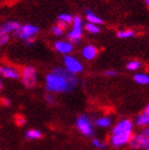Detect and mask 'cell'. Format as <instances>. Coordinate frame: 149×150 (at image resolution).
I'll return each instance as SVG.
<instances>
[{"label":"cell","mask_w":149,"mask_h":150,"mask_svg":"<svg viewBox=\"0 0 149 150\" xmlns=\"http://www.w3.org/2000/svg\"><path fill=\"white\" fill-rule=\"evenodd\" d=\"M112 125V118L110 116H99L98 118H96L94 122V126L98 128H101V129H106V128L111 127Z\"/></svg>","instance_id":"obj_17"},{"label":"cell","mask_w":149,"mask_h":150,"mask_svg":"<svg viewBox=\"0 0 149 150\" xmlns=\"http://www.w3.org/2000/svg\"><path fill=\"white\" fill-rule=\"evenodd\" d=\"M78 83L77 76L68 72L64 67H55L45 78V88L51 94L72 92L77 87Z\"/></svg>","instance_id":"obj_1"},{"label":"cell","mask_w":149,"mask_h":150,"mask_svg":"<svg viewBox=\"0 0 149 150\" xmlns=\"http://www.w3.org/2000/svg\"><path fill=\"white\" fill-rule=\"evenodd\" d=\"M144 111H145V112L148 113V114H149V103L146 105V108H145V110H144Z\"/></svg>","instance_id":"obj_29"},{"label":"cell","mask_w":149,"mask_h":150,"mask_svg":"<svg viewBox=\"0 0 149 150\" xmlns=\"http://www.w3.org/2000/svg\"><path fill=\"white\" fill-rule=\"evenodd\" d=\"M133 80L135 83L140 84V85H148L149 84V75L146 72L138 71L135 72L133 76Z\"/></svg>","instance_id":"obj_18"},{"label":"cell","mask_w":149,"mask_h":150,"mask_svg":"<svg viewBox=\"0 0 149 150\" xmlns=\"http://www.w3.org/2000/svg\"><path fill=\"white\" fill-rule=\"evenodd\" d=\"M134 130V124L133 121L129 118H123L117 121L112 128L111 133H128V134H133Z\"/></svg>","instance_id":"obj_9"},{"label":"cell","mask_w":149,"mask_h":150,"mask_svg":"<svg viewBox=\"0 0 149 150\" xmlns=\"http://www.w3.org/2000/svg\"><path fill=\"white\" fill-rule=\"evenodd\" d=\"M2 90V82H1V81H0V91Z\"/></svg>","instance_id":"obj_31"},{"label":"cell","mask_w":149,"mask_h":150,"mask_svg":"<svg viewBox=\"0 0 149 150\" xmlns=\"http://www.w3.org/2000/svg\"><path fill=\"white\" fill-rule=\"evenodd\" d=\"M0 101H1V104L4 105V107H10V105H11V101L8 98H2Z\"/></svg>","instance_id":"obj_28"},{"label":"cell","mask_w":149,"mask_h":150,"mask_svg":"<svg viewBox=\"0 0 149 150\" xmlns=\"http://www.w3.org/2000/svg\"><path fill=\"white\" fill-rule=\"evenodd\" d=\"M83 31H84V26H83V19L80 16H74L72 23V28L68 31L66 38L67 40L72 44H78L80 43L82 38H83Z\"/></svg>","instance_id":"obj_4"},{"label":"cell","mask_w":149,"mask_h":150,"mask_svg":"<svg viewBox=\"0 0 149 150\" xmlns=\"http://www.w3.org/2000/svg\"><path fill=\"white\" fill-rule=\"evenodd\" d=\"M92 145L95 148H97V149H106V146H108V144H106V142L100 139H93Z\"/></svg>","instance_id":"obj_24"},{"label":"cell","mask_w":149,"mask_h":150,"mask_svg":"<svg viewBox=\"0 0 149 150\" xmlns=\"http://www.w3.org/2000/svg\"><path fill=\"white\" fill-rule=\"evenodd\" d=\"M43 136V133L40 132V130L37 129H30L26 132V139H30V141H35V139H42Z\"/></svg>","instance_id":"obj_21"},{"label":"cell","mask_w":149,"mask_h":150,"mask_svg":"<svg viewBox=\"0 0 149 150\" xmlns=\"http://www.w3.org/2000/svg\"><path fill=\"white\" fill-rule=\"evenodd\" d=\"M21 83L28 88L34 87L37 83V74L36 69L33 66H23L20 69V77Z\"/></svg>","instance_id":"obj_6"},{"label":"cell","mask_w":149,"mask_h":150,"mask_svg":"<svg viewBox=\"0 0 149 150\" xmlns=\"http://www.w3.org/2000/svg\"><path fill=\"white\" fill-rule=\"evenodd\" d=\"M143 1L145 2V4H146V6L149 8V0H143Z\"/></svg>","instance_id":"obj_30"},{"label":"cell","mask_w":149,"mask_h":150,"mask_svg":"<svg viewBox=\"0 0 149 150\" xmlns=\"http://www.w3.org/2000/svg\"><path fill=\"white\" fill-rule=\"evenodd\" d=\"M129 146L132 149H147L149 147V128H140L138 132L133 133Z\"/></svg>","instance_id":"obj_3"},{"label":"cell","mask_w":149,"mask_h":150,"mask_svg":"<svg viewBox=\"0 0 149 150\" xmlns=\"http://www.w3.org/2000/svg\"><path fill=\"white\" fill-rule=\"evenodd\" d=\"M38 32H40V28L37 26L25 23V25H20L19 28L13 34L17 38L25 40L27 45H32L35 42V36L38 34Z\"/></svg>","instance_id":"obj_2"},{"label":"cell","mask_w":149,"mask_h":150,"mask_svg":"<svg viewBox=\"0 0 149 150\" xmlns=\"http://www.w3.org/2000/svg\"><path fill=\"white\" fill-rule=\"evenodd\" d=\"M132 134L128 133H111L109 137V144L114 148H121L129 145Z\"/></svg>","instance_id":"obj_8"},{"label":"cell","mask_w":149,"mask_h":150,"mask_svg":"<svg viewBox=\"0 0 149 150\" xmlns=\"http://www.w3.org/2000/svg\"><path fill=\"white\" fill-rule=\"evenodd\" d=\"M63 64H64V68L68 72L72 74V75L77 76L79 74H81V72H83L84 70V66L83 64H82V62L72 54L64 55Z\"/></svg>","instance_id":"obj_7"},{"label":"cell","mask_w":149,"mask_h":150,"mask_svg":"<svg viewBox=\"0 0 149 150\" xmlns=\"http://www.w3.org/2000/svg\"><path fill=\"white\" fill-rule=\"evenodd\" d=\"M44 99H45V101H46L49 105H53V104L55 103V97L53 96V94H51V93H47V94H45Z\"/></svg>","instance_id":"obj_25"},{"label":"cell","mask_w":149,"mask_h":150,"mask_svg":"<svg viewBox=\"0 0 149 150\" xmlns=\"http://www.w3.org/2000/svg\"><path fill=\"white\" fill-rule=\"evenodd\" d=\"M142 62L140 61H138V60H131V61H129L128 63H127V65H126V68L129 71H134V72H138V70L142 68Z\"/></svg>","instance_id":"obj_20"},{"label":"cell","mask_w":149,"mask_h":150,"mask_svg":"<svg viewBox=\"0 0 149 150\" xmlns=\"http://www.w3.org/2000/svg\"><path fill=\"white\" fill-rule=\"evenodd\" d=\"M15 122L18 127H23L27 124V119L23 115H16L15 116Z\"/></svg>","instance_id":"obj_26"},{"label":"cell","mask_w":149,"mask_h":150,"mask_svg":"<svg viewBox=\"0 0 149 150\" xmlns=\"http://www.w3.org/2000/svg\"><path fill=\"white\" fill-rule=\"evenodd\" d=\"M0 75L3 78L17 80L20 77V70L13 65H0Z\"/></svg>","instance_id":"obj_10"},{"label":"cell","mask_w":149,"mask_h":150,"mask_svg":"<svg viewBox=\"0 0 149 150\" xmlns=\"http://www.w3.org/2000/svg\"><path fill=\"white\" fill-rule=\"evenodd\" d=\"M84 14H85V18H86V20H87V23H95V25H98V26L103 23L102 18H101L100 16H98L97 14H95L91 9L84 10Z\"/></svg>","instance_id":"obj_15"},{"label":"cell","mask_w":149,"mask_h":150,"mask_svg":"<svg viewBox=\"0 0 149 150\" xmlns=\"http://www.w3.org/2000/svg\"><path fill=\"white\" fill-rule=\"evenodd\" d=\"M19 26L20 23L18 21H15V20H10V21L2 23L0 26V36L10 35V33H14L19 28Z\"/></svg>","instance_id":"obj_13"},{"label":"cell","mask_w":149,"mask_h":150,"mask_svg":"<svg viewBox=\"0 0 149 150\" xmlns=\"http://www.w3.org/2000/svg\"><path fill=\"white\" fill-rule=\"evenodd\" d=\"M116 35H117L118 38H121V40H128V38H134L136 35V32L134 30L131 29H123L119 30V31L116 32Z\"/></svg>","instance_id":"obj_19"},{"label":"cell","mask_w":149,"mask_h":150,"mask_svg":"<svg viewBox=\"0 0 149 150\" xmlns=\"http://www.w3.org/2000/svg\"><path fill=\"white\" fill-rule=\"evenodd\" d=\"M76 128L82 135L86 136V137H91L95 133L94 122L89 118V116L86 114H81L78 116L76 119Z\"/></svg>","instance_id":"obj_5"},{"label":"cell","mask_w":149,"mask_h":150,"mask_svg":"<svg viewBox=\"0 0 149 150\" xmlns=\"http://www.w3.org/2000/svg\"><path fill=\"white\" fill-rule=\"evenodd\" d=\"M55 51L61 54H70L74 50V44L70 43L68 40H59L53 44Z\"/></svg>","instance_id":"obj_11"},{"label":"cell","mask_w":149,"mask_h":150,"mask_svg":"<svg viewBox=\"0 0 149 150\" xmlns=\"http://www.w3.org/2000/svg\"><path fill=\"white\" fill-rule=\"evenodd\" d=\"M133 124L135 127L140 128H140H149V114L143 111L135 117Z\"/></svg>","instance_id":"obj_14"},{"label":"cell","mask_w":149,"mask_h":150,"mask_svg":"<svg viewBox=\"0 0 149 150\" xmlns=\"http://www.w3.org/2000/svg\"><path fill=\"white\" fill-rule=\"evenodd\" d=\"M103 76L104 77H116L117 76V71L114 69H106L103 71Z\"/></svg>","instance_id":"obj_27"},{"label":"cell","mask_w":149,"mask_h":150,"mask_svg":"<svg viewBox=\"0 0 149 150\" xmlns=\"http://www.w3.org/2000/svg\"><path fill=\"white\" fill-rule=\"evenodd\" d=\"M84 30L87 31L91 34H98L100 32V27L98 25H95V23H86L84 25Z\"/></svg>","instance_id":"obj_22"},{"label":"cell","mask_w":149,"mask_h":150,"mask_svg":"<svg viewBox=\"0 0 149 150\" xmlns=\"http://www.w3.org/2000/svg\"><path fill=\"white\" fill-rule=\"evenodd\" d=\"M51 33L55 35V36H57V38H61V36H63L64 33H65V29L62 28L59 23H57V25H55V26L51 28Z\"/></svg>","instance_id":"obj_23"},{"label":"cell","mask_w":149,"mask_h":150,"mask_svg":"<svg viewBox=\"0 0 149 150\" xmlns=\"http://www.w3.org/2000/svg\"><path fill=\"white\" fill-rule=\"evenodd\" d=\"M72 19H74V15L69 14V13H62V14L59 15L57 17V23L60 25L62 28L66 30V28L72 25Z\"/></svg>","instance_id":"obj_16"},{"label":"cell","mask_w":149,"mask_h":150,"mask_svg":"<svg viewBox=\"0 0 149 150\" xmlns=\"http://www.w3.org/2000/svg\"><path fill=\"white\" fill-rule=\"evenodd\" d=\"M81 55L82 58L86 61H93L97 58L98 55V48L95 45L92 44H89V45H85V46L82 48V51H81Z\"/></svg>","instance_id":"obj_12"}]
</instances>
